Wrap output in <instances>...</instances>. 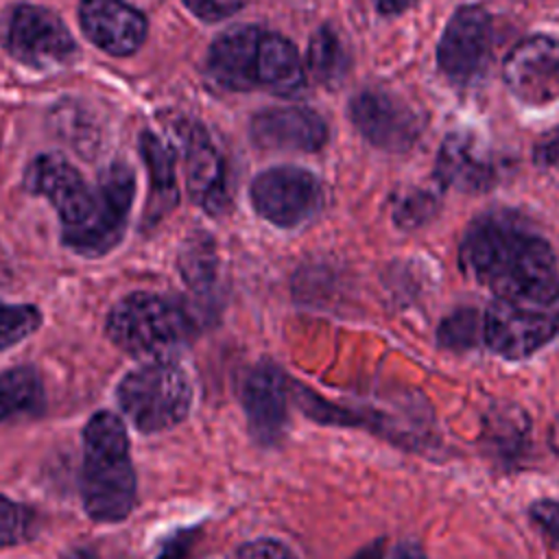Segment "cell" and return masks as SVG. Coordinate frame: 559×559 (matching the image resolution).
I'll use <instances>...</instances> for the list:
<instances>
[{
  "instance_id": "6da1fadb",
  "label": "cell",
  "mask_w": 559,
  "mask_h": 559,
  "mask_svg": "<svg viewBox=\"0 0 559 559\" xmlns=\"http://www.w3.org/2000/svg\"><path fill=\"white\" fill-rule=\"evenodd\" d=\"M26 188L57 210L61 240L81 255L111 251L129 221L135 181L124 164H111L92 190L81 173L57 155H39L26 173Z\"/></svg>"
},
{
  "instance_id": "7a4b0ae2",
  "label": "cell",
  "mask_w": 559,
  "mask_h": 559,
  "mask_svg": "<svg viewBox=\"0 0 559 559\" xmlns=\"http://www.w3.org/2000/svg\"><path fill=\"white\" fill-rule=\"evenodd\" d=\"M463 269L498 299L546 308L559 299V269L546 238L511 214L474 221L461 242Z\"/></svg>"
},
{
  "instance_id": "3957f363",
  "label": "cell",
  "mask_w": 559,
  "mask_h": 559,
  "mask_svg": "<svg viewBox=\"0 0 559 559\" xmlns=\"http://www.w3.org/2000/svg\"><path fill=\"white\" fill-rule=\"evenodd\" d=\"M81 496L96 522H120L135 507V472L127 428L111 411H100L83 428Z\"/></svg>"
},
{
  "instance_id": "277c9868",
  "label": "cell",
  "mask_w": 559,
  "mask_h": 559,
  "mask_svg": "<svg viewBox=\"0 0 559 559\" xmlns=\"http://www.w3.org/2000/svg\"><path fill=\"white\" fill-rule=\"evenodd\" d=\"M107 336L138 358H166L190 338L192 321L173 299L146 290L122 297L107 314Z\"/></svg>"
},
{
  "instance_id": "5b68a950",
  "label": "cell",
  "mask_w": 559,
  "mask_h": 559,
  "mask_svg": "<svg viewBox=\"0 0 559 559\" xmlns=\"http://www.w3.org/2000/svg\"><path fill=\"white\" fill-rule=\"evenodd\" d=\"M116 397L140 432H159L186 419L192 404V384L181 365L155 358L129 371L120 380Z\"/></svg>"
},
{
  "instance_id": "8992f818",
  "label": "cell",
  "mask_w": 559,
  "mask_h": 559,
  "mask_svg": "<svg viewBox=\"0 0 559 559\" xmlns=\"http://www.w3.org/2000/svg\"><path fill=\"white\" fill-rule=\"evenodd\" d=\"M251 203L264 221L277 227H297L319 212L323 190L312 173L277 166L253 179Z\"/></svg>"
},
{
  "instance_id": "52a82bcc",
  "label": "cell",
  "mask_w": 559,
  "mask_h": 559,
  "mask_svg": "<svg viewBox=\"0 0 559 559\" xmlns=\"http://www.w3.org/2000/svg\"><path fill=\"white\" fill-rule=\"evenodd\" d=\"M2 41L15 59L33 68L66 63L76 52L66 24L52 11L33 4H20L9 13Z\"/></svg>"
},
{
  "instance_id": "ba28073f",
  "label": "cell",
  "mask_w": 559,
  "mask_h": 559,
  "mask_svg": "<svg viewBox=\"0 0 559 559\" xmlns=\"http://www.w3.org/2000/svg\"><path fill=\"white\" fill-rule=\"evenodd\" d=\"M509 92L528 107H544L559 98V39L533 35L518 41L504 59Z\"/></svg>"
},
{
  "instance_id": "9c48e42d",
  "label": "cell",
  "mask_w": 559,
  "mask_h": 559,
  "mask_svg": "<svg viewBox=\"0 0 559 559\" xmlns=\"http://www.w3.org/2000/svg\"><path fill=\"white\" fill-rule=\"evenodd\" d=\"M559 330V314L498 299L485 312L483 336L491 352L524 358L548 343Z\"/></svg>"
},
{
  "instance_id": "30bf717a",
  "label": "cell",
  "mask_w": 559,
  "mask_h": 559,
  "mask_svg": "<svg viewBox=\"0 0 559 559\" xmlns=\"http://www.w3.org/2000/svg\"><path fill=\"white\" fill-rule=\"evenodd\" d=\"M491 17L480 7H461L448 22L437 46V61L452 81H469L485 68L491 52Z\"/></svg>"
},
{
  "instance_id": "8fae6325",
  "label": "cell",
  "mask_w": 559,
  "mask_h": 559,
  "mask_svg": "<svg viewBox=\"0 0 559 559\" xmlns=\"http://www.w3.org/2000/svg\"><path fill=\"white\" fill-rule=\"evenodd\" d=\"M356 129L378 148L406 151L419 135L417 116L395 96L380 90L360 92L349 107Z\"/></svg>"
},
{
  "instance_id": "7c38bea8",
  "label": "cell",
  "mask_w": 559,
  "mask_h": 559,
  "mask_svg": "<svg viewBox=\"0 0 559 559\" xmlns=\"http://www.w3.org/2000/svg\"><path fill=\"white\" fill-rule=\"evenodd\" d=\"M288 380L269 360L258 362L242 386V406L249 432L260 445H275L286 428Z\"/></svg>"
},
{
  "instance_id": "4fadbf2b",
  "label": "cell",
  "mask_w": 559,
  "mask_h": 559,
  "mask_svg": "<svg viewBox=\"0 0 559 559\" xmlns=\"http://www.w3.org/2000/svg\"><path fill=\"white\" fill-rule=\"evenodd\" d=\"M181 144L186 155V188L197 205L210 214H221L227 207L225 166L210 142L203 127L181 122Z\"/></svg>"
},
{
  "instance_id": "5bb4252c",
  "label": "cell",
  "mask_w": 559,
  "mask_h": 559,
  "mask_svg": "<svg viewBox=\"0 0 559 559\" xmlns=\"http://www.w3.org/2000/svg\"><path fill=\"white\" fill-rule=\"evenodd\" d=\"M251 138L269 151H319L328 140L323 118L306 107H271L253 116Z\"/></svg>"
},
{
  "instance_id": "9a60e30c",
  "label": "cell",
  "mask_w": 559,
  "mask_h": 559,
  "mask_svg": "<svg viewBox=\"0 0 559 559\" xmlns=\"http://www.w3.org/2000/svg\"><path fill=\"white\" fill-rule=\"evenodd\" d=\"M85 35L109 55H131L146 37V20L122 0H85L81 4Z\"/></svg>"
},
{
  "instance_id": "2e32d148",
  "label": "cell",
  "mask_w": 559,
  "mask_h": 559,
  "mask_svg": "<svg viewBox=\"0 0 559 559\" xmlns=\"http://www.w3.org/2000/svg\"><path fill=\"white\" fill-rule=\"evenodd\" d=\"M260 28L234 26L210 48L207 72L225 90H255V55Z\"/></svg>"
},
{
  "instance_id": "e0dca14e",
  "label": "cell",
  "mask_w": 559,
  "mask_h": 559,
  "mask_svg": "<svg viewBox=\"0 0 559 559\" xmlns=\"http://www.w3.org/2000/svg\"><path fill=\"white\" fill-rule=\"evenodd\" d=\"M437 177L443 186L463 192H480L493 186L498 173L472 138L450 135L437 157Z\"/></svg>"
},
{
  "instance_id": "ac0fdd59",
  "label": "cell",
  "mask_w": 559,
  "mask_h": 559,
  "mask_svg": "<svg viewBox=\"0 0 559 559\" xmlns=\"http://www.w3.org/2000/svg\"><path fill=\"white\" fill-rule=\"evenodd\" d=\"M304 85V66L297 48L277 33L260 35L255 55V87L277 96H293Z\"/></svg>"
},
{
  "instance_id": "d6986e66",
  "label": "cell",
  "mask_w": 559,
  "mask_h": 559,
  "mask_svg": "<svg viewBox=\"0 0 559 559\" xmlns=\"http://www.w3.org/2000/svg\"><path fill=\"white\" fill-rule=\"evenodd\" d=\"M140 148L151 175V194L144 212V227L155 225L164 214L177 203V181H175V162L168 146L162 144L151 131L142 133Z\"/></svg>"
},
{
  "instance_id": "ffe728a7",
  "label": "cell",
  "mask_w": 559,
  "mask_h": 559,
  "mask_svg": "<svg viewBox=\"0 0 559 559\" xmlns=\"http://www.w3.org/2000/svg\"><path fill=\"white\" fill-rule=\"evenodd\" d=\"M44 404V389L39 376L31 367H15L0 373V421L39 411Z\"/></svg>"
},
{
  "instance_id": "44dd1931",
  "label": "cell",
  "mask_w": 559,
  "mask_h": 559,
  "mask_svg": "<svg viewBox=\"0 0 559 559\" xmlns=\"http://www.w3.org/2000/svg\"><path fill=\"white\" fill-rule=\"evenodd\" d=\"M308 68L317 76V81L334 85L343 79L347 70V55L332 28H319L308 48Z\"/></svg>"
},
{
  "instance_id": "7402d4cb",
  "label": "cell",
  "mask_w": 559,
  "mask_h": 559,
  "mask_svg": "<svg viewBox=\"0 0 559 559\" xmlns=\"http://www.w3.org/2000/svg\"><path fill=\"white\" fill-rule=\"evenodd\" d=\"M41 325V312L33 304L0 301V352L17 345Z\"/></svg>"
},
{
  "instance_id": "603a6c76",
  "label": "cell",
  "mask_w": 559,
  "mask_h": 559,
  "mask_svg": "<svg viewBox=\"0 0 559 559\" xmlns=\"http://www.w3.org/2000/svg\"><path fill=\"white\" fill-rule=\"evenodd\" d=\"M216 271V258L212 240L205 234H197L181 251V277L197 290L205 288Z\"/></svg>"
},
{
  "instance_id": "cb8c5ba5",
  "label": "cell",
  "mask_w": 559,
  "mask_h": 559,
  "mask_svg": "<svg viewBox=\"0 0 559 559\" xmlns=\"http://www.w3.org/2000/svg\"><path fill=\"white\" fill-rule=\"evenodd\" d=\"M35 531H37L35 513L28 507L7 496H0V548L24 544L35 535Z\"/></svg>"
},
{
  "instance_id": "d4e9b609",
  "label": "cell",
  "mask_w": 559,
  "mask_h": 559,
  "mask_svg": "<svg viewBox=\"0 0 559 559\" xmlns=\"http://www.w3.org/2000/svg\"><path fill=\"white\" fill-rule=\"evenodd\" d=\"M437 210V201L432 194L428 192H411V194H404L400 197V201L395 203V210H393V218L400 227H419L424 225Z\"/></svg>"
},
{
  "instance_id": "484cf974",
  "label": "cell",
  "mask_w": 559,
  "mask_h": 559,
  "mask_svg": "<svg viewBox=\"0 0 559 559\" xmlns=\"http://www.w3.org/2000/svg\"><path fill=\"white\" fill-rule=\"evenodd\" d=\"M476 314L472 310H459L448 317L439 328V341L452 349L469 347L476 338Z\"/></svg>"
},
{
  "instance_id": "4316f807",
  "label": "cell",
  "mask_w": 559,
  "mask_h": 559,
  "mask_svg": "<svg viewBox=\"0 0 559 559\" xmlns=\"http://www.w3.org/2000/svg\"><path fill=\"white\" fill-rule=\"evenodd\" d=\"M531 520L542 531V535L550 542V546L559 548V502L557 500H539L531 507Z\"/></svg>"
},
{
  "instance_id": "83f0119b",
  "label": "cell",
  "mask_w": 559,
  "mask_h": 559,
  "mask_svg": "<svg viewBox=\"0 0 559 559\" xmlns=\"http://www.w3.org/2000/svg\"><path fill=\"white\" fill-rule=\"evenodd\" d=\"M236 559H295L290 548L284 546L277 539L271 537H260L253 542H247L238 548Z\"/></svg>"
},
{
  "instance_id": "f1b7e54d",
  "label": "cell",
  "mask_w": 559,
  "mask_h": 559,
  "mask_svg": "<svg viewBox=\"0 0 559 559\" xmlns=\"http://www.w3.org/2000/svg\"><path fill=\"white\" fill-rule=\"evenodd\" d=\"M183 2L197 17L207 22L229 17L247 4V0H183Z\"/></svg>"
},
{
  "instance_id": "f546056e",
  "label": "cell",
  "mask_w": 559,
  "mask_h": 559,
  "mask_svg": "<svg viewBox=\"0 0 559 559\" xmlns=\"http://www.w3.org/2000/svg\"><path fill=\"white\" fill-rule=\"evenodd\" d=\"M537 159L544 162V164L559 162V131L555 133V138H548L546 142L539 144V148H537Z\"/></svg>"
},
{
  "instance_id": "4dcf8cb0",
  "label": "cell",
  "mask_w": 559,
  "mask_h": 559,
  "mask_svg": "<svg viewBox=\"0 0 559 559\" xmlns=\"http://www.w3.org/2000/svg\"><path fill=\"white\" fill-rule=\"evenodd\" d=\"M376 9L384 15H395V13H402L406 11L408 7L415 4V0H373Z\"/></svg>"
},
{
  "instance_id": "1f68e13d",
  "label": "cell",
  "mask_w": 559,
  "mask_h": 559,
  "mask_svg": "<svg viewBox=\"0 0 559 559\" xmlns=\"http://www.w3.org/2000/svg\"><path fill=\"white\" fill-rule=\"evenodd\" d=\"M382 548H384L382 542H373L371 546H367L360 552H356L352 559H382V555H384Z\"/></svg>"
},
{
  "instance_id": "d6a6232c",
  "label": "cell",
  "mask_w": 559,
  "mask_h": 559,
  "mask_svg": "<svg viewBox=\"0 0 559 559\" xmlns=\"http://www.w3.org/2000/svg\"><path fill=\"white\" fill-rule=\"evenodd\" d=\"M393 559H426V555L421 552L419 546H415V544H404V546L397 548V552H395Z\"/></svg>"
},
{
  "instance_id": "836d02e7",
  "label": "cell",
  "mask_w": 559,
  "mask_h": 559,
  "mask_svg": "<svg viewBox=\"0 0 559 559\" xmlns=\"http://www.w3.org/2000/svg\"><path fill=\"white\" fill-rule=\"evenodd\" d=\"M550 443H552L555 452L559 454V419H557V421H555V426H552V432H550Z\"/></svg>"
}]
</instances>
